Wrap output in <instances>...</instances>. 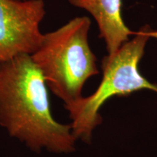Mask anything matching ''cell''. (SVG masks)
Returning a JSON list of instances; mask_svg holds the SVG:
<instances>
[{
	"label": "cell",
	"instance_id": "cell-2",
	"mask_svg": "<svg viewBox=\"0 0 157 157\" xmlns=\"http://www.w3.org/2000/svg\"><path fill=\"white\" fill-rule=\"evenodd\" d=\"M91 23L87 16L74 17L43 34L38 49L31 55L48 87L63 102L66 109L83 98L85 82L99 74L89 43Z\"/></svg>",
	"mask_w": 157,
	"mask_h": 157
},
{
	"label": "cell",
	"instance_id": "cell-6",
	"mask_svg": "<svg viewBox=\"0 0 157 157\" xmlns=\"http://www.w3.org/2000/svg\"><path fill=\"white\" fill-rule=\"evenodd\" d=\"M15 1H30V0H15Z\"/></svg>",
	"mask_w": 157,
	"mask_h": 157
},
{
	"label": "cell",
	"instance_id": "cell-4",
	"mask_svg": "<svg viewBox=\"0 0 157 157\" xmlns=\"http://www.w3.org/2000/svg\"><path fill=\"white\" fill-rule=\"evenodd\" d=\"M45 15L43 0H0V63L34 53L42 41Z\"/></svg>",
	"mask_w": 157,
	"mask_h": 157
},
{
	"label": "cell",
	"instance_id": "cell-5",
	"mask_svg": "<svg viewBox=\"0 0 157 157\" xmlns=\"http://www.w3.org/2000/svg\"><path fill=\"white\" fill-rule=\"evenodd\" d=\"M70 5L89 13L97 23L100 38L112 54L128 42L137 31H131L121 15V0H68Z\"/></svg>",
	"mask_w": 157,
	"mask_h": 157
},
{
	"label": "cell",
	"instance_id": "cell-3",
	"mask_svg": "<svg viewBox=\"0 0 157 157\" xmlns=\"http://www.w3.org/2000/svg\"><path fill=\"white\" fill-rule=\"evenodd\" d=\"M151 38L157 39V31L149 25H143L132 40L103 58V78L97 90L66 109L72 121V132L76 140L91 143L93 130L103 121L100 110L111 98L127 96L142 90L157 93V84L149 82L138 68Z\"/></svg>",
	"mask_w": 157,
	"mask_h": 157
},
{
	"label": "cell",
	"instance_id": "cell-1",
	"mask_svg": "<svg viewBox=\"0 0 157 157\" xmlns=\"http://www.w3.org/2000/svg\"><path fill=\"white\" fill-rule=\"evenodd\" d=\"M48 89L31 55L0 63V126L33 152H74L71 125L54 119Z\"/></svg>",
	"mask_w": 157,
	"mask_h": 157
}]
</instances>
